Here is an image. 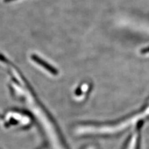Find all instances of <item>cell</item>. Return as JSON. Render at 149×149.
I'll return each instance as SVG.
<instances>
[{"label": "cell", "mask_w": 149, "mask_h": 149, "mask_svg": "<svg viewBox=\"0 0 149 149\" xmlns=\"http://www.w3.org/2000/svg\"><path fill=\"white\" fill-rule=\"evenodd\" d=\"M31 58L34 62H35L37 64H39V65L45 68L47 71L49 72L51 74H52L53 75H56V74H57L58 73L57 70L55 68H54L53 66H52V65L49 64V63L45 62V60H44L42 58L39 57V56L33 54L31 56Z\"/></svg>", "instance_id": "6da1fadb"}, {"label": "cell", "mask_w": 149, "mask_h": 149, "mask_svg": "<svg viewBox=\"0 0 149 149\" xmlns=\"http://www.w3.org/2000/svg\"><path fill=\"white\" fill-rule=\"evenodd\" d=\"M139 130H137L134 132L128 139L127 143L125 144L124 149H139Z\"/></svg>", "instance_id": "7a4b0ae2"}, {"label": "cell", "mask_w": 149, "mask_h": 149, "mask_svg": "<svg viewBox=\"0 0 149 149\" xmlns=\"http://www.w3.org/2000/svg\"><path fill=\"white\" fill-rule=\"evenodd\" d=\"M13 1H15V0H4V1L6 3H9V2Z\"/></svg>", "instance_id": "3957f363"}]
</instances>
